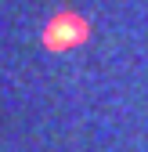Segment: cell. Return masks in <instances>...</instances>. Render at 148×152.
<instances>
[{"label":"cell","instance_id":"cell-1","mask_svg":"<svg viewBox=\"0 0 148 152\" xmlns=\"http://www.w3.org/2000/svg\"><path fill=\"white\" fill-rule=\"evenodd\" d=\"M90 36V26L87 18L76 15V11H58L44 26V47L47 51H69V47H80Z\"/></svg>","mask_w":148,"mask_h":152}]
</instances>
